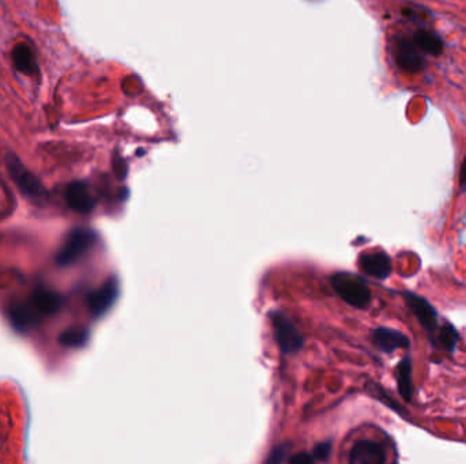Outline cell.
Masks as SVG:
<instances>
[{
    "label": "cell",
    "mask_w": 466,
    "mask_h": 464,
    "mask_svg": "<svg viewBox=\"0 0 466 464\" xmlns=\"http://www.w3.org/2000/svg\"><path fill=\"white\" fill-rule=\"evenodd\" d=\"M350 464L386 463L384 448L375 441L363 440L353 445L350 455Z\"/></svg>",
    "instance_id": "30bf717a"
},
{
    "label": "cell",
    "mask_w": 466,
    "mask_h": 464,
    "mask_svg": "<svg viewBox=\"0 0 466 464\" xmlns=\"http://www.w3.org/2000/svg\"><path fill=\"white\" fill-rule=\"evenodd\" d=\"M331 455V442L326 441V442H321L314 448L313 456L315 461H321V462H326Z\"/></svg>",
    "instance_id": "ffe728a7"
},
{
    "label": "cell",
    "mask_w": 466,
    "mask_h": 464,
    "mask_svg": "<svg viewBox=\"0 0 466 464\" xmlns=\"http://www.w3.org/2000/svg\"><path fill=\"white\" fill-rule=\"evenodd\" d=\"M458 183H460V188L461 191H465L466 190V158L463 161L461 164V168H460V176H458Z\"/></svg>",
    "instance_id": "603a6c76"
},
{
    "label": "cell",
    "mask_w": 466,
    "mask_h": 464,
    "mask_svg": "<svg viewBox=\"0 0 466 464\" xmlns=\"http://www.w3.org/2000/svg\"><path fill=\"white\" fill-rule=\"evenodd\" d=\"M421 54L423 52L413 41V37L410 38L407 36H401L397 38L394 45V58L403 71L408 74H417L423 71L426 60Z\"/></svg>",
    "instance_id": "8992f818"
},
{
    "label": "cell",
    "mask_w": 466,
    "mask_h": 464,
    "mask_svg": "<svg viewBox=\"0 0 466 464\" xmlns=\"http://www.w3.org/2000/svg\"><path fill=\"white\" fill-rule=\"evenodd\" d=\"M89 341V331L85 328H68L59 337V343L66 348H84Z\"/></svg>",
    "instance_id": "ac0fdd59"
},
{
    "label": "cell",
    "mask_w": 466,
    "mask_h": 464,
    "mask_svg": "<svg viewBox=\"0 0 466 464\" xmlns=\"http://www.w3.org/2000/svg\"><path fill=\"white\" fill-rule=\"evenodd\" d=\"M396 380L398 385V392L405 402H410L413 396V382H412V359L403 358L396 369Z\"/></svg>",
    "instance_id": "2e32d148"
},
{
    "label": "cell",
    "mask_w": 466,
    "mask_h": 464,
    "mask_svg": "<svg viewBox=\"0 0 466 464\" xmlns=\"http://www.w3.org/2000/svg\"><path fill=\"white\" fill-rule=\"evenodd\" d=\"M11 59H13V63H14L15 68L20 72H22L24 75L34 77V75L38 74V65H37L36 55H34L33 49L30 48L28 44H18L13 49Z\"/></svg>",
    "instance_id": "5bb4252c"
},
{
    "label": "cell",
    "mask_w": 466,
    "mask_h": 464,
    "mask_svg": "<svg viewBox=\"0 0 466 464\" xmlns=\"http://www.w3.org/2000/svg\"><path fill=\"white\" fill-rule=\"evenodd\" d=\"M97 241V234L85 228H77L67 235L57 255V264L67 267L85 256Z\"/></svg>",
    "instance_id": "3957f363"
},
{
    "label": "cell",
    "mask_w": 466,
    "mask_h": 464,
    "mask_svg": "<svg viewBox=\"0 0 466 464\" xmlns=\"http://www.w3.org/2000/svg\"><path fill=\"white\" fill-rule=\"evenodd\" d=\"M278 348L284 354H296L304 346V338L287 315L280 311L270 314Z\"/></svg>",
    "instance_id": "277c9868"
},
{
    "label": "cell",
    "mask_w": 466,
    "mask_h": 464,
    "mask_svg": "<svg viewBox=\"0 0 466 464\" xmlns=\"http://www.w3.org/2000/svg\"><path fill=\"white\" fill-rule=\"evenodd\" d=\"M288 452H290V445L288 444H283V445H278L276 447L270 456L266 459L267 463H281V462H285L287 461V456H288Z\"/></svg>",
    "instance_id": "d6986e66"
},
{
    "label": "cell",
    "mask_w": 466,
    "mask_h": 464,
    "mask_svg": "<svg viewBox=\"0 0 466 464\" xmlns=\"http://www.w3.org/2000/svg\"><path fill=\"white\" fill-rule=\"evenodd\" d=\"M413 41L423 54L430 56H439L444 51L443 40L431 30H417L413 36Z\"/></svg>",
    "instance_id": "9a60e30c"
},
{
    "label": "cell",
    "mask_w": 466,
    "mask_h": 464,
    "mask_svg": "<svg viewBox=\"0 0 466 464\" xmlns=\"http://www.w3.org/2000/svg\"><path fill=\"white\" fill-rule=\"evenodd\" d=\"M359 265L367 275L377 279H387L393 271L391 259L382 251L363 254L359 259Z\"/></svg>",
    "instance_id": "8fae6325"
},
{
    "label": "cell",
    "mask_w": 466,
    "mask_h": 464,
    "mask_svg": "<svg viewBox=\"0 0 466 464\" xmlns=\"http://www.w3.org/2000/svg\"><path fill=\"white\" fill-rule=\"evenodd\" d=\"M66 202L77 212L89 214L96 207V198L84 181H74L66 190Z\"/></svg>",
    "instance_id": "9c48e42d"
},
{
    "label": "cell",
    "mask_w": 466,
    "mask_h": 464,
    "mask_svg": "<svg viewBox=\"0 0 466 464\" xmlns=\"http://www.w3.org/2000/svg\"><path fill=\"white\" fill-rule=\"evenodd\" d=\"M404 14H405L407 17H409L410 20H417V18L423 20V18L427 17V13H426L423 8L419 10V8H416V7H410L408 10H405Z\"/></svg>",
    "instance_id": "7402d4cb"
},
{
    "label": "cell",
    "mask_w": 466,
    "mask_h": 464,
    "mask_svg": "<svg viewBox=\"0 0 466 464\" xmlns=\"http://www.w3.org/2000/svg\"><path fill=\"white\" fill-rule=\"evenodd\" d=\"M6 165L8 173L21 192L37 203L44 202L48 198V192L41 181L30 172L29 169L21 162V160L14 154H7Z\"/></svg>",
    "instance_id": "7a4b0ae2"
},
{
    "label": "cell",
    "mask_w": 466,
    "mask_h": 464,
    "mask_svg": "<svg viewBox=\"0 0 466 464\" xmlns=\"http://www.w3.org/2000/svg\"><path fill=\"white\" fill-rule=\"evenodd\" d=\"M404 298L412 314L433 339L439 330L437 309L424 297H420L412 291L404 293Z\"/></svg>",
    "instance_id": "52a82bcc"
},
{
    "label": "cell",
    "mask_w": 466,
    "mask_h": 464,
    "mask_svg": "<svg viewBox=\"0 0 466 464\" xmlns=\"http://www.w3.org/2000/svg\"><path fill=\"white\" fill-rule=\"evenodd\" d=\"M373 342L383 353H393L410 346V339L404 332L386 327H379L373 332Z\"/></svg>",
    "instance_id": "7c38bea8"
},
{
    "label": "cell",
    "mask_w": 466,
    "mask_h": 464,
    "mask_svg": "<svg viewBox=\"0 0 466 464\" xmlns=\"http://www.w3.org/2000/svg\"><path fill=\"white\" fill-rule=\"evenodd\" d=\"M119 297V282L116 278H110L103 286L91 291L88 295V307L94 318L104 316L116 302Z\"/></svg>",
    "instance_id": "ba28073f"
},
{
    "label": "cell",
    "mask_w": 466,
    "mask_h": 464,
    "mask_svg": "<svg viewBox=\"0 0 466 464\" xmlns=\"http://www.w3.org/2000/svg\"><path fill=\"white\" fill-rule=\"evenodd\" d=\"M290 462L293 464H313L315 462L313 454H307V452H301L297 454L294 456H292Z\"/></svg>",
    "instance_id": "44dd1931"
},
{
    "label": "cell",
    "mask_w": 466,
    "mask_h": 464,
    "mask_svg": "<svg viewBox=\"0 0 466 464\" xmlns=\"http://www.w3.org/2000/svg\"><path fill=\"white\" fill-rule=\"evenodd\" d=\"M460 339L461 338H460V332L457 331V328L453 324L446 323L442 327H439L435 337L433 338V342L434 345L437 343V346L449 353H454L460 343Z\"/></svg>",
    "instance_id": "e0dca14e"
},
{
    "label": "cell",
    "mask_w": 466,
    "mask_h": 464,
    "mask_svg": "<svg viewBox=\"0 0 466 464\" xmlns=\"http://www.w3.org/2000/svg\"><path fill=\"white\" fill-rule=\"evenodd\" d=\"M29 298L45 318L58 314L60 308L63 307V297L57 291H50L45 288L36 289L31 293Z\"/></svg>",
    "instance_id": "4fadbf2b"
},
{
    "label": "cell",
    "mask_w": 466,
    "mask_h": 464,
    "mask_svg": "<svg viewBox=\"0 0 466 464\" xmlns=\"http://www.w3.org/2000/svg\"><path fill=\"white\" fill-rule=\"evenodd\" d=\"M331 286L336 293L352 307L366 309L371 304L373 294L368 285L350 272H337L331 277Z\"/></svg>",
    "instance_id": "6da1fadb"
},
{
    "label": "cell",
    "mask_w": 466,
    "mask_h": 464,
    "mask_svg": "<svg viewBox=\"0 0 466 464\" xmlns=\"http://www.w3.org/2000/svg\"><path fill=\"white\" fill-rule=\"evenodd\" d=\"M44 318L45 316L38 311L30 298L14 302L8 309V319L13 328L21 334H29L30 331L36 330Z\"/></svg>",
    "instance_id": "5b68a950"
}]
</instances>
